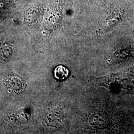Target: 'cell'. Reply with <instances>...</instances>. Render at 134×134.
I'll return each instance as SVG.
<instances>
[{
    "mask_svg": "<svg viewBox=\"0 0 134 134\" xmlns=\"http://www.w3.org/2000/svg\"><path fill=\"white\" fill-rule=\"evenodd\" d=\"M9 84L13 90L15 91L20 90L23 87L22 82L19 79L14 77H12L10 79Z\"/></svg>",
    "mask_w": 134,
    "mask_h": 134,
    "instance_id": "3",
    "label": "cell"
},
{
    "mask_svg": "<svg viewBox=\"0 0 134 134\" xmlns=\"http://www.w3.org/2000/svg\"><path fill=\"white\" fill-rule=\"evenodd\" d=\"M13 53L12 48L8 46H3L0 49V55L4 58H7L10 57Z\"/></svg>",
    "mask_w": 134,
    "mask_h": 134,
    "instance_id": "4",
    "label": "cell"
},
{
    "mask_svg": "<svg viewBox=\"0 0 134 134\" xmlns=\"http://www.w3.org/2000/svg\"><path fill=\"white\" fill-rule=\"evenodd\" d=\"M15 117L20 123L25 124L29 122L30 118V114L27 110L21 109L17 112Z\"/></svg>",
    "mask_w": 134,
    "mask_h": 134,
    "instance_id": "2",
    "label": "cell"
},
{
    "mask_svg": "<svg viewBox=\"0 0 134 134\" xmlns=\"http://www.w3.org/2000/svg\"><path fill=\"white\" fill-rule=\"evenodd\" d=\"M69 71L66 67L62 65H59L56 67L54 71L55 77L58 80H64L68 77Z\"/></svg>",
    "mask_w": 134,
    "mask_h": 134,
    "instance_id": "1",
    "label": "cell"
}]
</instances>
